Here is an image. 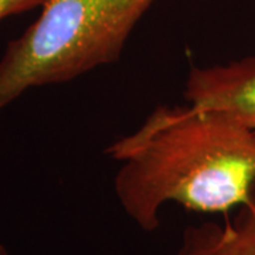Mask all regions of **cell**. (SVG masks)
<instances>
[{
  "label": "cell",
  "mask_w": 255,
  "mask_h": 255,
  "mask_svg": "<svg viewBox=\"0 0 255 255\" xmlns=\"http://www.w3.org/2000/svg\"><path fill=\"white\" fill-rule=\"evenodd\" d=\"M121 162L119 204L152 233L162 206L200 213L237 209L255 186V132L223 112L159 105L136 130L105 150Z\"/></svg>",
  "instance_id": "cell-1"
},
{
  "label": "cell",
  "mask_w": 255,
  "mask_h": 255,
  "mask_svg": "<svg viewBox=\"0 0 255 255\" xmlns=\"http://www.w3.org/2000/svg\"><path fill=\"white\" fill-rule=\"evenodd\" d=\"M155 0H47L0 58V111L34 87L71 81L118 61Z\"/></svg>",
  "instance_id": "cell-2"
},
{
  "label": "cell",
  "mask_w": 255,
  "mask_h": 255,
  "mask_svg": "<svg viewBox=\"0 0 255 255\" xmlns=\"http://www.w3.org/2000/svg\"><path fill=\"white\" fill-rule=\"evenodd\" d=\"M184 98L201 110L223 112L255 132V55L191 68Z\"/></svg>",
  "instance_id": "cell-3"
},
{
  "label": "cell",
  "mask_w": 255,
  "mask_h": 255,
  "mask_svg": "<svg viewBox=\"0 0 255 255\" xmlns=\"http://www.w3.org/2000/svg\"><path fill=\"white\" fill-rule=\"evenodd\" d=\"M224 224L206 221L183 231L176 255H255V186Z\"/></svg>",
  "instance_id": "cell-4"
},
{
  "label": "cell",
  "mask_w": 255,
  "mask_h": 255,
  "mask_svg": "<svg viewBox=\"0 0 255 255\" xmlns=\"http://www.w3.org/2000/svg\"><path fill=\"white\" fill-rule=\"evenodd\" d=\"M47 0H0V20L11 14L41 7Z\"/></svg>",
  "instance_id": "cell-5"
},
{
  "label": "cell",
  "mask_w": 255,
  "mask_h": 255,
  "mask_svg": "<svg viewBox=\"0 0 255 255\" xmlns=\"http://www.w3.org/2000/svg\"><path fill=\"white\" fill-rule=\"evenodd\" d=\"M0 255H11V254L7 251V248H6V247L3 246V244H0Z\"/></svg>",
  "instance_id": "cell-6"
}]
</instances>
